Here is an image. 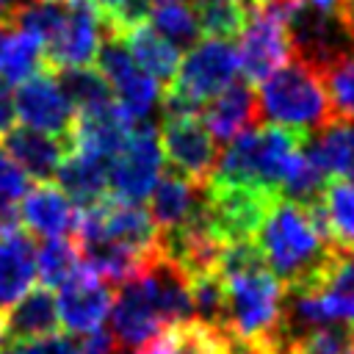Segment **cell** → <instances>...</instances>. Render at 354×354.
<instances>
[{
	"mask_svg": "<svg viewBox=\"0 0 354 354\" xmlns=\"http://www.w3.org/2000/svg\"><path fill=\"white\" fill-rule=\"evenodd\" d=\"M230 340H232V337H230ZM230 354H252V351H249L246 346H241V343H235V340H232V346H230Z\"/></svg>",
	"mask_w": 354,
	"mask_h": 354,
	"instance_id": "60d3db41",
	"label": "cell"
},
{
	"mask_svg": "<svg viewBox=\"0 0 354 354\" xmlns=\"http://www.w3.org/2000/svg\"><path fill=\"white\" fill-rule=\"evenodd\" d=\"M58 326L55 296L47 288H36L0 313V348L58 335Z\"/></svg>",
	"mask_w": 354,
	"mask_h": 354,
	"instance_id": "ac0fdd59",
	"label": "cell"
},
{
	"mask_svg": "<svg viewBox=\"0 0 354 354\" xmlns=\"http://www.w3.org/2000/svg\"><path fill=\"white\" fill-rule=\"evenodd\" d=\"M147 25L163 36L169 44L180 47H194L196 39L202 36L199 19L194 6H188L185 0H163V3H152L149 14H147Z\"/></svg>",
	"mask_w": 354,
	"mask_h": 354,
	"instance_id": "4316f807",
	"label": "cell"
},
{
	"mask_svg": "<svg viewBox=\"0 0 354 354\" xmlns=\"http://www.w3.org/2000/svg\"><path fill=\"white\" fill-rule=\"evenodd\" d=\"M113 36V33H111ZM119 39L124 41V47L130 50L133 61L158 83V86H169L180 69V50L174 44H169L163 36H158L147 22H138L127 30L119 33Z\"/></svg>",
	"mask_w": 354,
	"mask_h": 354,
	"instance_id": "d4e9b609",
	"label": "cell"
},
{
	"mask_svg": "<svg viewBox=\"0 0 354 354\" xmlns=\"http://www.w3.org/2000/svg\"><path fill=\"white\" fill-rule=\"evenodd\" d=\"M194 11L202 33L221 41H230L232 36H238L249 17V8L238 0H196Z\"/></svg>",
	"mask_w": 354,
	"mask_h": 354,
	"instance_id": "f546056e",
	"label": "cell"
},
{
	"mask_svg": "<svg viewBox=\"0 0 354 354\" xmlns=\"http://www.w3.org/2000/svg\"><path fill=\"white\" fill-rule=\"evenodd\" d=\"M152 3H163V0H152Z\"/></svg>",
	"mask_w": 354,
	"mask_h": 354,
	"instance_id": "ee69618b",
	"label": "cell"
},
{
	"mask_svg": "<svg viewBox=\"0 0 354 354\" xmlns=\"http://www.w3.org/2000/svg\"><path fill=\"white\" fill-rule=\"evenodd\" d=\"M0 354H6V351H3V348H0Z\"/></svg>",
	"mask_w": 354,
	"mask_h": 354,
	"instance_id": "f6af8a7d",
	"label": "cell"
},
{
	"mask_svg": "<svg viewBox=\"0 0 354 354\" xmlns=\"http://www.w3.org/2000/svg\"><path fill=\"white\" fill-rule=\"evenodd\" d=\"M218 274L224 285V332L252 351H274L282 340L285 288L266 268L254 243H230Z\"/></svg>",
	"mask_w": 354,
	"mask_h": 354,
	"instance_id": "6da1fadb",
	"label": "cell"
},
{
	"mask_svg": "<svg viewBox=\"0 0 354 354\" xmlns=\"http://www.w3.org/2000/svg\"><path fill=\"white\" fill-rule=\"evenodd\" d=\"M6 354H72V337H61V335H50L41 340H30V343H19L11 348H3Z\"/></svg>",
	"mask_w": 354,
	"mask_h": 354,
	"instance_id": "e575fe53",
	"label": "cell"
},
{
	"mask_svg": "<svg viewBox=\"0 0 354 354\" xmlns=\"http://www.w3.org/2000/svg\"><path fill=\"white\" fill-rule=\"evenodd\" d=\"M304 141H307V133L301 130L263 124L252 133L238 136L218 155V163L210 180L268 188L279 194L290 166L304 152Z\"/></svg>",
	"mask_w": 354,
	"mask_h": 354,
	"instance_id": "3957f363",
	"label": "cell"
},
{
	"mask_svg": "<svg viewBox=\"0 0 354 354\" xmlns=\"http://www.w3.org/2000/svg\"><path fill=\"white\" fill-rule=\"evenodd\" d=\"M238 3H243L246 8H252V6H254V0H238Z\"/></svg>",
	"mask_w": 354,
	"mask_h": 354,
	"instance_id": "b9f144b4",
	"label": "cell"
},
{
	"mask_svg": "<svg viewBox=\"0 0 354 354\" xmlns=\"http://www.w3.org/2000/svg\"><path fill=\"white\" fill-rule=\"evenodd\" d=\"M44 3H64V0H44Z\"/></svg>",
	"mask_w": 354,
	"mask_h": 354,
	"instance_id": "7bdbcfd3",
	"label": "cell"
},
{
	"mask_svg": "<svg viewBox=\"0 0 354 354\" xmlns=\"http://www.w3.org/2000/svg\"><path fill=\"white\" fill-rule=\"evenodd\" d=\"M257 102L260 116L301 133H313L337 116L324 75L299 58L288 61L263 80Z\"/></svg>",
	"mask_w": 354,
	"mask_h": 354,
	"instance_id": "277c9868",
	"label": "cell"
},
{
	"mask_svg": "<svg viewBox=\"0 0 354 354\" xmlns=\"http://www.w3.org/2000/svg\"><path fill=\"white\" fill-rule=\"evenodd\" d=\"M108 166H111V160H105V158L80 152V149H69L64 163L55 171V185L72 202L88 207L108 196Z\"/></svg>",
	"mask_w": 354,
	"mask_h": 354,
	"instance_id": "cb8c5ba5",
	"label": "cell"
},
{
	"mask_svg": "<svg viewBox=\"0 0 354 354\" xmlns=\"http://www.w3.org/2000/svg\"><path fill=\"white\" fill-rule=\"evenodd\" d=\"M130 354H174V348H171L169 335L163 332V335H158L155 340H149L147 346H141V348H136V351H130Z\"/></svg>",
	"mask_w": 354,
	"mask_h": 354,
	"instance_id": "d590c367",
	"label": "cell"
},
{
	"mask_svg": "<svg viewBox=\"0 0 354 354\" xmlns=\"http://www.w3.org/2000/svg\"><path fill=\"white\" fill-rule=\"evenodd\" d=\"M301 3H307L313 8H321V11H337V6H340V0H301Z\"/></svg>",
	"mask_w": 354,
	"mask_h": 354,
	"instance_id": "ab89813d",
	"label": "cell"
},
{
	"mask_svg": "<svg viewBox=\"0 0 354 354\" xmlns=\"http://www.w3.org/2000/svg\"><path fill=\"white\" fill-rule=\"evenodd\" d=\"M304 152L324 177L348 180L354 174V116H335L324 127L307 133Z\"/></svg>",
	"mask_w": 354,
	"mask_h": 354,
	"instance_id": "7402d4cb",
	"label": "cell"
},
{
	"mask_svg": "<svg viewBox=\"0 0 354 354\" xmlns=\"http://www.w3.org/2000/svg\"><path fill=\"white\" fill-rule=\"evenodd\" d=\"M22 0H0V28L8 22V17L14 14V8L19 6Z\"/></svg>",
	"mask_w": 354,
	"mask_h": 354,
	"instance_id": "f35d334b",
	"label": "cell"
},
{
	"mask_svg": "<svg viewBox=\"0 0 354 354\" xmlns=\"http://www.w3.org/2000/svg\"><path fill=\"white\" fill-rule=\"evenodd\" d=\"M108 315H111L108 332L113 335L119 354H130L169 329L141 271L127 282H122V290L113 299Z\"/></svg>",
	"mask_w": 354,
	"mask_h": 354,
	"instance_id": "5bb4252c",
	"label": "cell"
},
{
	"mask_svg": "<svg viewBox=\"0 0 354 354\" xmlns=\"http://www.w3.org/2000/svg\"><path fill=\"white\" fill-rule=\"evenodd\" d=\"M97 66H100L97 72L111 86V94H113L116 105L122 108V113L133 124H141L149 116V111L155 108V102L160 97V86L133 61L124 41L111 33H105V39L100 44Z\"/></svg>",
	"mask_w": 354,
	"mask_h": 354,
	"instance_id": "30bf717a",
	"label": "cell"
},
{
	"mask_svg": "<svg viewBox=\"0 0 354 354\" xmlns=\"http://www.w3.org/2000/svg\"><path fill=\"white\" fill-rule=\"evenodd\" d=\"M238 72V55L230 41L205 39L191 47V53L180 61L174 80L163 91V113L166 116H199L205 102H210L218 91H224Z\"/></svg>",
	"mask_w": 354,
	"mask_h": 354,
	"instance_id": "5b68a950",
	"label": "cell"
},
{
	"mask_svg": "<svg viewBox=\"0 0 354 354\" xmlns=\"http://www.w3.org/2000/svg\"><path fill=\"white\" fill-rule=\"evenodd\" d=\"M337 11H340V17H343V22L348 25V33H351V39H354V0H340Z\"/></svg>",
	"mask_w": 354,
	"mask_h": 354,
	"instance_id": "74e56055",
	"label": "cell"
},
{
	"mask_svg": "<svg viewBox=\"0 0 354 354\" xmlns=\"http://www.w3.org/2000/svg\"><path fill=\"white\" fill-rule=\"evenodd\" d=\"M252 243L285 293L318 290L340 257V252L318 235L307 207L285 196L271 205Z\"/></svg>",
	"mask_w": 354,
	"mask_h": 354,
	"instance_id": "7a4b0ae2",
	"label": "cell"
},
{
	"mask_svg": "<svg viewBox=\"0 0 354 354\" xmlns=\"http://www.w3.org/2000/svg\"><path fill=\"white\" fill-rule=\"evenodd\" d=\"M3 149L17 160V166L33 180H53L58 166L64 163L69 144L64 138L30 130V127H8L3 136Z\"/></svg>",
	"mask_w": 354,
	"mask_h": 354,
	"instance_id": "44dd1931",
	"label": "cell"
},
{
	"mask_svg": "<svg viewBox=\"0 0 354 354\" xmlns=\"http://www.w3.org/2000/svg\"><path fill=\"white\" fill-rule=\"evenodd\" d=\"M111 304L113 299H111L108 285L80 266V271L58 288V296H55L58 324L75 337L97 332L102 329L111 313Z\"/></svg>",
	"mask_w": 354,
	"mask_h": 354,
	"instance_id": "9a60e30c",
	"label": "cell"
},
{
	"mask_svg": "<svg viewBox=\"0 0 354 354\" xmlns=\"http://www.w3.org/2000/svg\"><path fill=\"white\" fill-rule=\"evenodd\" d=\"M199 119L207 127V133L216 138V144L243 136V130L260 119V102L252 83L232 80L224 91H218L210 102H205Z\"/></svg>",
	"mask_w": 354,
	"mask_h": 354,
	"instance_id": "d6986e66",
	"label": "cell"
},
{
	"mask_svg": "<svg viewBox=\"0 0 354 354\" xmlns=\"http://www.w3.org/2000/svg\"><path fill=\"white\" fill-rule=\"evenodd\" d=\"M326 91L337 116H354V53L324 72Z\"/></svg>",
	"mask_w": 354,
	"mask_h": 354,
	"instance_id": "d6a6232c",
	"label": "cell"
},
{
	"mask_svg": "<svg viewBox=\"0 0 354 354\" xmlns=\"http://www.w3.org/2000/svg\"><path fill=\"white\" fill-rule=\"evenodd\" d=\"M61 88L66 91L72 108H75V116L80 113H91L97 108H105L113 102V94H111V86L105 83V77L97 72V69H69V72H61Z\"/></svg>",
	"mask_w": 354,
	"mask_h": 354,
	"instance_id": "f1b7e54d",
	"label": "cell"
},
{
	"mask_svg": "<svg viewBox=\"0 0 354 354\" xmlns=\"http://www.w3.org/2000/svg\"><path fill=\"white\" fill-rule=\"evenodd\" d=\"M88 3L102 17L105 33H113V36H119L122 30L138 22H147L149 6H152V0H88Z\"/></svg>",
	"mask_w": 354,
	"mask_h": 354,
	"instance_id": "1f68e13d",
	"label": "cell"
},
{
	"mask_svg": "<svg viewBox=\"0 0 354 354\" xmlns=\"http://www.w3.org/2000/svg\"><path fill=\"white\" fill-rule=\"evenodd\" d=\"M80 271V254L75 241L66 238H47L39 249H36V277L41 279V285L50 288H61L64 282H69L75 274Z\"/></svg>",
	"mask_w": 354,
	"mask_h": 354,
	"instance_id": "83f0119b",
	"label": "cell"
},
{
	"mask_svg": "<svg viewBox=\"0 0 354 354\" xmlns=\"http://www.w3.org/2000/svg\"><path fill=\"white\" fill-rule=\"evenodd\" d=\"M279 196L282 194L268 188L207 180V185H202V213L224 246L249 243Z\"/></svg>",
	"mask_w": 354,
	"mask_h": 354,
	"instance_id": "8992f818",
	"label": "cell"
},
{
	"mask_svg": "<svg viewBox=\"0 0 354 354\" xmlns=\"http://www.w3.org/2000/svg\"><path fill=\"white\" fill-rule=\"evenodd\" d=\"M44 66V44L14 25L0 28V75L6 86H19Z\"/></svg>",
	"mask_w": 354,
	"mask_h": 354,
	"instance_id": "484cf974",
	"label": "cell"
},
{
	"mask_svg": "<svg viewBox=\"0 0 354 354\" xmlns=\"http://www.w3.org/2000/svg\"><path fill=\"white\" fill-rule=\"evenodd\" d=\"M36 282V246L22 227L0 230V313L17 304Z\"/></svg>",
	"mask_w": 354,
	"mask_h": 354,
	"instance_id": "ffe728a7",
	"label": "cell"
},
{
	"mask_svg": "<svg viewBox=\"0 0 354 354\" xmlns=\"http://www.w3.org/2000/svg\"><path fill=\"white\" fill-rule=\"evenodd\" d=\"M72 354H119V351H116L113 335L108 329H97L88 335L72 337Z\"/></svg>",
	"mask_w": 354,
	"mask_h": 354,
	"instance_id": "836d02e7",
	"label": "cell"
},
{
	"mask_svg": "<svg viewBox=\"0 0 354 354\" xmlns=\"http://www.w3.org/2000/svg\"><path fill=\"white\" fill-rule=\"evenodd\" d=\"M17 218L28 235H41L47 241V238H64L66 232H72L77 221V210H75V202L53 180H41L30 185L28 194L22 196L17 207Z\"/></svg>",
	"mask_w": 354,
	"mask_h": 354,
	"instance_id": "2e32d148",
	"label": "cell"
},
{
	"mask_svg": "<svg viewBox=\"0 0 354 354\" xmlns=\"http://www.w3.org/2000/svg\"><path fill=\"white\" fill-rule=\"evenodd\" d=\"M238 69L246 83H263L290 61V39L285 22L266 6H252L243 30L238 33Z\"/></svg>",
	"mask_w": 354,
	"mask_h": 354,
	"instance_id": "7c38bea8",
	"label": "cell"
},
{
	"mask_svg": "<svg viewBox=\"0 0 354 354\" xmlns=\"http://www.w3.org/2000/svg\"><path fill=\"white\" fill-rule=\"evenodd\" d=\"M102 39L105 25L94 6L88 0H66L61 25L44 44V69L53 75L86 69L91 61H97Z\"/></svg>",
	"mask_w": 354,
	"mask_h": 354,
	"instance_id": "9c48e42d",
	"label": "cell"
},
{
	"mask_svg": "<svg viewBox=\"0 0 354 354\" xmlns=\"http://www.w3.org/2000/svg\"><path fill=\"white\" fill-rule=\"evenodd\" d=\"M11 108H14V119L22 127L64 138L69 144V133L77 116L66 91L61 88V80L53 72L41 69L25 83H19L17 91L11 94Z\"/></svg>",
	"mask_w": 354,
	"mask_h": 354,
	"instance_id": "4fadbf2b",
	"label": "cell"
},
{
	"mask_svg": "<svg viewBox=\"0 0 354 354\" xmlns=\"http://www.w3.org/2000/svg\"><path fill=\"white\" fill-rule=\"evenodd\" d=\"M149 196H152L149 199V216H152V221L158 227V235L180 230L202 207V188L188 183V180H183L174 171H166L158 180V185H155V191Z\"/></svg>",
	"mask_w": 354,
	"mask_h": 354,
	"instance_id": "603a6c76",
	"label": "cell"
},
{
	"mask_svg": "<svg viewBox=\"0 0 354 354\" xmlns=\"http://www.w3.org/2000/svg\"><path fill=\"white\" fill-rule=\"evenodd\" d=\"M158 138L169 171L199 188L207 185L218 163V144L199 116H166Z\"/></svg>",
	"mask_w": 354,
	"mask_h": 354,
	"instance_id": "8fae6325",
	"label": "cell"
},
{
	"mask_svg": "<svg viewBox=\"0 0 354 354\" xmlns=\"http://www.w3.org/2000/svg\"><path fill=\"white\" fill-rule=\"evenodd\" d=\"M30 177L17 166V160L0 147V230H11L19 227L17 218V207L22 202V196L28 194Z\"/></svg>",
	"mask_w": 354,
	"mask_h": 354,
	"instance_id": "4dcf8cb0",
	"label": "cell"
},
{
	"mask_svg": "<svg viewBox=\"0 0 354 354\" xmlns=\"http://www.w3.org/2000/svg\"><path fill=\"white\" fill-rule=\"evenodd\" d=\"M163 171V152L160 138L152 124H136L122 144V149L111 158L108 166V191L122 202H141L147 199Z\"/></svg>",
	"mask_w": 354,
	"mask_h": 354,
	"instance_id": "ba28073f",
	"label": "cell"
},
{
	"mask_svg": "<svg viewBox=\"0 0 354 354\" xmlns=\"http://www.w3.org/2000/svg\"><path fill=\"white\" fill-rule=\"evenodd\" d=\"M285 30L290 39L293 58L304 61L321 75L354 53V39L340 11H321L307 3H299L285 19Z\"/></svg>",
	"mask_w": 354,
	"mask_h": 354,
	"instance_id": "52a82bcc",
	"label": "cell"
},
{
	"mask_svg": "<svg viewBox=\"0 0 354 354\" xmlns=\"http://www.w3.org/2000/svg\"><path fill=\"white\" fill-rule=\"evenodd\" d=\"M11 122H14V108H11V97H8V91L0 86V138L6 136V130L11 127Z\"/></svg>",
	"mask_w": 354,
	"mask_h": 354,
	"instance_id": "8d00e7d4",
	"label": "cell"
},
{
	"mask_svg": "<svg viewBox=\"0 0 354 354\" xmlns=\"http://www.w3.org/2000/svg\"><path fill=\"white\" fill-rule=\"evenodd\" d=\"M318 235L335 252H354V183L351 180H326L321 194L304 205Z\"/></svg>",
	"mask_w": 354,
	"mask_h": 354,
	"instance_id": "e0dca14e",
	"label": "cell"
}]
</instances>
